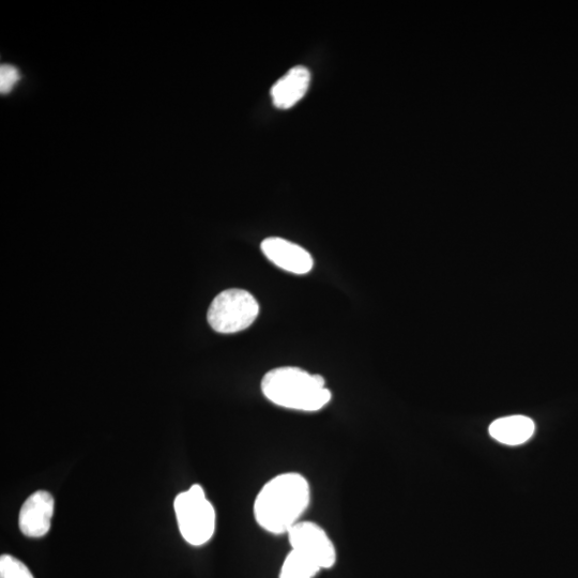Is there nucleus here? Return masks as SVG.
<instances>
[{
  "label": "nucleus",
  "mask_w": 578,
  "mask_h": 578,
  "mask_svg": "<svg viewBox=\"0 0 578 578\" xmlns=\"http://www.w3.org/2000/svg\"><path fill=\"white\" fill-rule=\"evenodd\" d=\"M20 71L11 65L0 66V91L2 94H8L15 85L20 81Z\"/></svg>",
  "instance_id": "12"
},
{
  "label": "nucleus",
  "mask_w": 578,
  "mask_h": 578,
  "mask_svg": "<svg viewBox=\"0 0 578 578\" xmlns=\"http://www.w3.org/2000/svg\"><path fill=\"white\" fill-rule=\"evenodd\" d=\"M535 433V423L525 416H511L494 421L491 436L501 444L519 446L525 444Z\"/></svg>",
  "instance_id": "9"
},
{
  "label": "nucleus",
  "mask_w": 578,
  "mask_h": 578,
  "mask_svg": "<svg viewBox=\"0 0 578 578\" xmlns=\"http://www.w3.org/2000/svg\"><path fill=\"white\" fill-rule=\"evenodd\" d=\"M260 313V304L245 289L232 288L211 302L207 319L212 329L231 334L248 329Z\"/></svg>",
  "instance_id": "4"
},
{
  "label": "nucleus",
  "mask_w": 578,
  "mask_h": 578,
  "mask_svg": "<svg viewBox=\"0 0 578 578\" xmlns=\"http://www.w3.org/2000/svg\"><path fill=\"white\" fill-rule=\"evenodd\" d=\"M312 490L309 480L296 471L271 478L256 495L253 513L258 526L270 535H287L303 521L309 510Z\"/></svg>",
  "instance_id": "1"
},
{
  "label": "nucleus",
  "mask_w": 578,
  "mask_h": 578,
  "mask_svg": "<svg viewBox=\"0 0 578 578\" xmlns=\"http://www.w3.org/2000/svg\"><path fill=\"white\" fill-rule=\"evenodd\" d=\"M319 572L313 562L291 550L284 559L280 578H314Z\"/></svg>",
  "instance_id": "10"
},
{
  "label": "nucleus",
  "mask_w": 578,
  "mask_h": 578,
  "mask_svg": "<svg viewBox=\"0 0 578 578\" xmlns=\"http://www.w3.org/2000/svg\"><path fill=\"white\" fill-rule=\"evenodd\" d=\"M55 501L47 491H38L25 501L19 516L22 534L28 538H42L48 534L54 514Z\"/></svg>",
  "instance_id": "6"
},
{
  "label": "nucleus",
  "mask_w": 578,
  "mask_h": 578,
  "mask_svg": "<svg viewBox=\"0 0 578 578\" xmlns=\"http://www.w3.org/2000/svg\"><path fill=\"white\" fill-rule=\"evenodd\" d=\"M178 527L182 538L193 546H202L215 535L217 514L199 484L180 493L174 503Z\"/></svg>",
  "instance_id": "3"
},
{
  "label": "nucleus",
  "mask_w": 578,
  "mask_h": 578,
  "mask_svg": "<svg viewBox=\"0 0 578 578\" xmlns=\"http://www.w3.org/2000/svg\"><path fill=\"white\" fill-rule=\"evenodd\" d=\"M286 536L292 550L309 559L319 570H329L336 566V545L321 525L301 521Z\"/></svg>",
  "instance_id": "5"
},
{
  "label": "nucleus",
  "mask_w": 578,
  "mask_h": 578,
  "mask_svg": "<svg viewBox=\"0 0 578 578\" xmlns=\"http://www.w3.org/2000/svg\"><path fill=\"white\" fill-rule=\"evenodd\" d=\"M0 578H34V576L22 561L10 555H3L0 558Z\"/></svg>",
  "instance_id": "11"
},
{
  "label": "nucleus",
  "mask_w": 578,
  "mask_h": 578,
  "mask_svg": "<svg viewBox=\"0 0 578 578\" xmlns=\"http://www.w3.org/2000/svg\"><path fill=\"white\" fill-rule=\"evenodd\" d=\"M311 81L310 71L303 66L293 68L271 89L273 103L278 109H291L307 94Z\"/></svg>",
  "instance_id": "8"
},
{
  "label": "nucleus",
  "mask_w": 578,
  "mask_h": 578,
  "mask_svg": "<svg viewBox=\"0 0 578 578\" xmlns=\"http://www.w3.org/2000/svg\"><path fill=\"white\" fill-rule=\"evenodd\" d=\"M262 251L271 263L295 275H306L314 265L313 258L307 250L282 238L265 239Z\"/></svg>",
  "instance_id": "7"
},
{
  "label": "nucleus",
  "mask_w": 578,
  "mask_h": 578,
  "mask_svg": "<svg viewBox=\"0 0 578 578\" xmlns=\"http://www.w3.org/2000/svg\"><path fill=\"white\" fill-rule=\"evenodd\" d=\"M261 387L265 398L271 403L297 412H319L332 399L323 376L294 367L269 371Z\"/></svg>",
  "instance_id": "2"
}]
</instances>
